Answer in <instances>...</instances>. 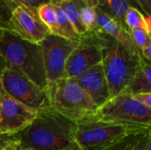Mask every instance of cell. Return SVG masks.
I'll return each mask as SVG.
<instances>
[{"label":"cell","mask_w":151,"mask_h":150,"mask_svg":"<svg viewBox=\"0 0 151 150\" xmlns=\"http://www.w3.org/2000/svg\"><path fill=\"white\" fill-rule=\"evenodd\" d=\"M55 4L62 9V11L65 12V14L73 26L76 33L80 36L88 32L81 20V8L84 4L81 0H67L59 2Z\"/></svg>","instance_id":"9a60e30c"},{"label":"cell","mask_w":151,"mask_h":150,"mask_svg":"<svg viewBox=\"0 0 151 150\" xmlns=\"http://www.w3.org/2000/svg\"><path fill=\"white\" fill-rule=\"evenodd\" d=\"M129 7L127 0H103L102 5L97 8L119 22L127 31L125 23V16Z\"/></svg>","instance_id":"2e32d148"},{"label":"cell","mask_w":151,"mask_h":150,"mask_svg":"<svg viewBox=\"0 0 151 150\" xmlns=\"http://www.w3.org/2000/svg\"><path fill=\"white\" fill-rule=\"evenodd\" d=\"M129 36L133 44L139 50V52L149 42H151L150 34L142 28H134V29L130 30Z\"/></svg>","instance_id":"7402d4cb"},{"label":"cell","mask_w":151,"mask_h":150,"mask_svg":"<svg viewBox=\"0 0 151 150\" xmlns=\"http://www.w3.org/2000/svg\"><path fill=\"white\" fill-rule=\"evenodd\" d=\"M125 23L128 32L134 28H142L150 34L151 17L145 16L137 8L129 7L127 9L125 16Z\"/></svg>","instance_id":"d6986e66"},{"label":"cell","mask_w":151,"mask_h":150,"mask_svg":"<svg viewBox=\"0 0 151 150\" xmlns=\"http://www.w3.org/2000/svg\"><path fill=\"white\" fill-rule=\"evenodd\" d=\"M4 95H5V92L4 90V88H3V85H2V82L0 80V105H1V103H2V100H3Z\"/></svg>","instance_id":"d6a6232c"},{"label":"cell","mask_w":151,"mask_h":150,"mask_svg":"<svg viewBox=\"0 0 151 150\" xmlns=\"http://www.w3.org/2000/svg\"><path fill=\"white\" fill-rule=\"evenodd\" d=\"M98 108L111 99L108 82L102 64H97L74 78Z\"/></svg>","instance_id":"7c38bea8"},{"label":"cell","mask_w":151,"mask_h":150,"mask_svg":"<svg viewBox=\"0 0 151 150\" xmlns=\"http://www.w3.org/2000/svg\"><path fill=\"white\" fill-rule=\"evenodd\" d=\"M6 28L34 43H40L50 34V29L40 19L37 9H31L23 4H19L12 11Z\"/></svg>","instance_id":"30bf717a"},{"label":"cell","mask_w":151,"mask_h":150,"mask_svg":"<svg viewBox=\"0 0 151 150\" xmlns=\"http://www.w3.org/2000/svg\"><path fill=\"white\" fill-rule=\"evenodd\" d=\"M59 150H80V149H79L78 145L76 144V142H73V143H72L71 145H69L68 147H66V148H65V149H62Z\"/></svg>","instance_id":"1f68e13d"},{"label":"cell","mask_w":151,"mask_h":150,"mask_svg":"<svg viewBox=\"0 0 151 150\" xmlns=\"http://www.w3.org/2000/svg\"><path fill=\"white\" fill-rule=\"evenodd\" d=\"M134 95L139 102H141L142 104H144L148 108L151 109V92L139 93V94H136Z\"/></svg>","instance_id":"4316f807"},{"label":"cell","mask_w":151,"mask_h":150,"mask_svg":"<svg viewBox=\"0 0 151 150\" xmlns=\"http://www.w3.org/2000/svg\"><path fill=\"white\" fill-rule=\"evenodd\" d=\"M151 127L95 118L76 125L75 142L80 150H104L122 139Z\"/></svg>","instance_id":"5b68a950"},{"label":"cell","mask_w":151,"mask_h":150,"mask_svg":"<svg viewBox=\"0 0 151 150\" xmlns=\"http://www.w3.org/2000/svg\"><path fill=\"white\" fill-rule=\"evenodd\" d=\"M18 1L20 4H23L31 9H37V7L40 6L41 4L50 2V0H18Z\"/></svg>","instance_id":"484cf974"},{"label":"cell","mask_w":151,"mask_h":150,"mask_svg":"<svg viewBox=\"0 0 151 150\" xmlns=\"http://www.w3.org/2000/svg\"><path fill=\"white\" fill-rule=\"evenodd\" d=\"M47 92L50 106L76 125L97 117L99 108L74 79L61 78Z\"/></svg>","instance_id":"277c9868"},{"label":"cell","mask_w":151,"mask_h":150,"mask_svg":"<svg viewBox=\"0 0 151 150\" xmlns=\"http://www.w3.org/2000/svg\"><path fill=\"white\" fill-rule=\"evenodd\" d=\"M151 136V130L131 134L104 150H142L146 140Z\"/></svg>","instance_id":"ac0fdd59"},{"label":"cell","mask_w":151,"mask_h":150,"mask_svg":"<svg viewBox=\"0 0 151 150\" xmlns=\"http://www.w3.org/2000/svg\"><path fill=\"white\" fill-rule=\"evenodd\" d=\"M6 27H7V25H6L5 23L2 22V21H0V39H1L2 34H3V30H4V28H6ZM5 69H6L5 62H4L3 57H2L1 54H0V74H1L2 72H3L4 70H5Z\"/></svg>","instance_id":"83f0119b"},{"label":"cell","mask_w":151,"mask_h":150,"mask_svg":"<svg viewBox=\"0 0 151 150\" xmlns=\"http://www.w3.org/2000/svg\"><path fill=\"white\" fill-rule=\"evenodd\" d=\"M127 93L136 95L139 93L151 92V65L150 62L142 58L139 67L129 85Z\"/></svg>","instance_id":"5bb4252c"},{"label":"cell","mask_w":151,"mask_h":150,"mask_svg":"<svg viewBox=\"0 0 151 150\" xmlns=\"http://www.w3.org/2000/svg\"><path fill=\"white\" fill-rule=\"evenodd\" d=\"M97 118L151 127V109L127 92L111 98L101 106Z\"/></svg>","instance_id":"8992f818"},{"label":"cell","mask_w":151,"mask_h":150,"mask_svg":"<svg viewBox=\"0 0 151 150\" xmlns=\"http://www.w3.org/2000/svg\"><path fill=\"white\" fill-rule=\"evenodd\" d=\"M38 111L31 109L8 95H4L0 105V132L20 133L35 118Z\"/></svg>","instance_id":"8fae6325"},{"label":"cell","mask_w":151,"mask_h":150,"mask_svg":"<svg viewBox=\"0 0 151 150\" xmlns=\"http://www.w3.org/2000/svg\"><path fill=\"white\" fill-rule=\"evenodd\" d=\"M4 150H25V149L20 146V144H19V143H15V144H13V145L10 146L9 148H7L6 149H4Z\"/></svg>","instance_id":"f546056e"},{"label":"cell","mask_w":151,"mask_h":150,"mask_svg":"<svg viewBox=\"0 0 151 150\" xmlns=\"http://www.w3.org/2000/svg\"><path fill=\"white\" fill-rule=\"evenodd\" d=\"M75 123L48 107L19 133V144L25 150H59L75 142Z\"/></svg>","instance_id":"6da1fadb"},{"label":"cell","mask_w":151,"mask_h":150,"mask_svg":"<svg viewBox=\"0 0 151 150\" xmlns=\"http://www.w3.org/2000/svg\"><path fill=\"white\" fill-rule=\"evenodd\" d=\"M102 62V55L94 31L81 35L78 46L70 54L65 67L64 78L74 79Z\"/></svg>","instance_id":"9c48e42d"},{"label":"cell","mask_w":151,"mask_h":150,"mask_svg":"<svg viewBox=\"0 0 151 150\" xmlns=\"http://www.w3.org/2000/svg\"><path fill=\"white\" fill-rule=\"evenodd\" d=\"M19 133H1L0 132V150L6 149L10 146L19 142Z\"/></svg>","instance_id":"cb8c5ba5"},{"label":"cell","mask_w":151,"mask_h":150,"mask_svg":"<svg viewBox=\"0 0 151 150\" xmlns=\"http://www.w3.org/2000/svg\"><path fill=\"white\" fill-rule=\"evenodd\" d=\"M37 14L42 22L50 29L52 34L56 27V11L53 4L45 3L37 7Z\"/></svg>","instance_id":"ffe728a7"},{"label":"cell","mask_w":151,"mask_h":150,"mask_svg":"<svg viewBox=\"0 0 151 150\" xmlns=\"http://www.w3.org/2000/svg\"><path fill=\"white\" fill-rule=\"evenodd\" d=\"M0 54L7 69L19 72L39 87L47 88L46 71L39 43L26 41L4 28L0 39Z\"/></svg>","instance_id":"3957f363"},{"label":"cell","mask_w":151,"mask_h":150,"mask_svg":"<svg viewBox=\"0 0 151 150\" xmlns=\"http://www.w3.org/2000/svg\"><path fill=\"white\" fill-rule=\"evenodd\" d=\"M96 11L97 26L103 32L115 39L129 52L133 54H140L139 50L133 44L129 33L119 22L104 13L99 8H96Z\"/></svg>","instance_id":"4fadbf2b"},{"label":"cell","mask_w":151,"mask_h":150,"mask_svg":"<svg viewBox=\"0 0 151 150\" xmlns=\"http://www.w3.org/2000/svg\"><path fill=\"white\" fill-rule=\"evenodd\" d=\"M142 150H151V136H150L146 140V141H145V143L143 145Z\"/></svg>","instance_id":"4dcf8cb0"},{"label":"cell","mask_w":151,"mask_h":150,"mask_svg":"<svg viewBox=\"0 0 151 150\" xmlns=\"http://www.w3.org/2000/svg\"><path fill=\"white\" fill-rule=\"evenodd\" d=\"M0 80L6 95L22 104L40 111L50 106L47 88H42L31 80L15 71L5 69Z\"/></svg>","instance_id":"52a82bcc"},{"label":"cell","mask_w":151,"mask_h":150,"mask_svg":"<svg viewBox=\"0 0 151 150\" xmlns=\"http://www.w3.org/2000/svg\"><path fill=\"white\" fill-rule=\"evenodd\" d=\"M62 1H67V0H50V3L55 4H58L59 2H62Z\"/></svg>","instance_id":"836d02e7"},{"label":"cell","mask_w":151,"mask_h":150,"mask_svg":"<svg viewBox=\"0 0 151 150\" xmlns=\"http://www.w3.org/2000/svg\"><path fill=\"white\" fill-rule=\"evenodd\" d=\"M54 5L56 11V27L52 34L68 40H79L81 36L76 33L73 26L65 12L59 6L56 4Z\"/></svg>","instance_id":"e0dca14e"},{"label":"cell","mask_w":151,"mask_h":150,"mask_svg":"<svg viewBox=\"0 0 151 150\" xmlns=\"http://www.w3.org/2000/svg\"><path fill=\"white\" fill-rule=\"evenodd\" d=\"M83 2L84 4L94 7V8H97L100 7L103 4V0H81Z\"/></svg>","instance_id":"f1b7e54d"},{"label":"cell","mask_w":151,"mask_h":150,"mask_svg":"<svg viewBox=\"0 0 151 150\" xmlns=\"http://www.w3.org/2000/svg\"><path fill=\"white\" fill-rule=\"evenodd\" d=\"M79 42L80 39L68 40L50 33L39 43L42 51L48 86L64 78L66 61Z\"/></svg>","instance_id":"ba28073f"},{"label":"cell","mask_w":151,"mask_h":150,"mask_svg":"<svg viewBox=\"0 0 151 150\" xmlns=\"http://www.w3.org/2000/svg\"><path fill=\"white\" fill-rule=\"evenodd\" d=\"M130 7L140 10L145 16H150L151 0H127Z\"/></svg>","instance_id":"d4e9b609"},{"label":"cell","mask_w":151,"mask_h":150,"mask_svg":"<svg viewBox=\"0 0 151 150\" xmlns=\"http://www.w3.org/2000/svg\"><path fill=\"white\" fill-rule=\"evenodd\" d=\"M81 20L87 31H95L98 28L96 8L83 4L81 8Z\"/></svg>","instance_id":"44dd1931"},{"label":"cell","mask_w":151,"mask_h":150,"mask_svg":"<svg viewBox=\"0 0 151 150\" xmlns=\"http://www.w3.org/2000/svg\"><path fill=\"white\" fill-rule=\"evenodd\" d=\"M19 4L18 0H0V21L7 25L12 11Z\"/></svg>","instance_id":"603a6c76"},{"label":"cell","mask_w":151,"mask_h":150,"mask_svg":"<svg viewBox=\"0 0 151 150\" xmlns=\"http://www.w3.org/2000/svg\"><path fill=\"white\" fill-rule=\"evenodd\" d=\"M94 32L97 37L102 55L101 64L112 98L129 87L142 57L140 54H133L127 50L99 27Z\"/></svg>","instance_id":"7a4b0ae2"}]
</instances>
